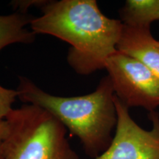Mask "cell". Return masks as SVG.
<instances>
[{"instance_id":"6da1fadb","label":"cell","mask_w":159,"mask_h":159,"mask_svg":"<svg viewBox=\"0 0 159 159\" xmlns=\"http://www.w3.org/2000/svg\"><path fill=\"white\" fill-rule=\"evenodd\" d=\"M42 15L34 17L30 28L35 34L55 36L71 45L67 61L80 75L105 69L117 52L123 24L109 19L95 0L47 1Z\"/></svg>"},{"instance_id":"7a4b0ae2","label":"cell","mask_w":159,"mask_h":159,"mask_svg":"<svg viewBox=\"0 0 159 159\" xmlns=\"http://www.w3.org/2000/svg\"><path fill=\"white\" fill-rule=\"evenodd\" d=\"M17 91L24 102L41 107L58 119L71 136L80 139L89 156L96 158L110 145L117 115L108 76L101 80L94 92L83 96L49 94L25 77H19Z\"/></svg>"},{"instance_id":"3957f363","label":"cell","mask_w":159,"mask_h":159,"mask_svg":"<svg viewBox=\"0 0 159 159\" xmlns=\"http://www.w3.org/2000/svg\"><path fill=\"white\" fill-rule=\"evenodd\" d=\"M2 159H80L66 137L67 129L49 111L25 104L6 116Z\"/></svg>"},{"instance_id":"277c9868","label":"cell","mask_w":159,"mask_h":159,"mask_svg":"<svg viewBox=\"0 0 159 159\" xmlns=\"http://www.w3.org/2000/svg\"><path fill=\"white\" fill-rule=\"evenodd\" d=\"M105 69L115 95L128 108L140 106L152 112L159 106V77L143 63L117 51Z\"/></svg>"},{"instance_id":"5b68a950","label":"cell","mask_w":159,"mask_h":159,"mask_svg":"<svg viewBox=\"0 0 159 159\" xmlns=\"http://www.w3.org/2000/svg\"><path fill=\"white\" fill-rule=\"evenodd\" d=\"M117 122L115 136L94 159H159V115L152 111V128L146 130L131 118L128 108L114 94Z\"/></svg>"},{"instance_id":"8992f818","label":"cell","mask_w":159,"mask_h":159,"mask_svg":"<svg viewBox=\"0 0 159 159\" xmlns=\"http://www.w3.org/2000/svg\"><path fill=\"white\" fill-rule=\"evenodd\" d=\"M116 49L143 63L159 77V41L151 35L150 27L123 25Z\"/></svg>"},{"instance_id":"52a82bcc","label":"cell","mask_w":159,"mask_h":159,"mask_svg":"<svg viewBox=\"0 0 159 159\" xmlns=\"http://www.w3.org/2000/svg\"><path fill=\"white\" fill-rule=\"evenodd\" d=\"M34 17L27 13L0 15V51L13 43H32L35 33L27 28Z\"/></svg>"},{"instance_id":"ba28073f","label":"cell","mask_w":159,"mask_h":159,"mask_svg":"<svg viewBox=\"0 0 159 159\" xmlns=\"http://www.w3.org/2000/svg\"><path fill=\"white\" fill-rule=\"evenodd\" d=\"M123 25L136 27H150L159 20V0H128L120 11Z\"/></svg>"},{"instance_id":"9c48e42d","label":"cell","mask_w":159,"mask_h":159,"mask_svg":"<svg viewBox=\"0 0 159 159\" xmlns=\"http://www.w3.org/2000/svg\"><path fill=\"white\" fill-rule=\"evenodd\" d=\"M19 97L17 90L5 89L0 85V119H5L13 110L12 105Z\"/></svg>"},{"instance_id":"30bf717a","label":"cell","mask_w":159,"mask_h":159,"mask_svg":"<svg viewBox=\"0 0 159 159\" xmlns=\"http://www.w3.org/2000/svg\"><path fill=\"white\" fill-rule=\"evenodd\" d=\"M47 1H15L11 3L15 8H19V13H26L29 6L38 5L42 7Z\"/></svg>"},{"instance_id":"8fae6325","label":"cell","mask_w":159,"mask_h":159,"mask_svg":"<svg viewBox=\"0 0 159 159\" xmlns=\"http://www.w3.org/2000/svg\"><path fill=\"white\" fill-rule=\"evenodd\" d=\"M7 130V124L5 119H0V159H2V144Z\"/></svg>"}]
</instances>
